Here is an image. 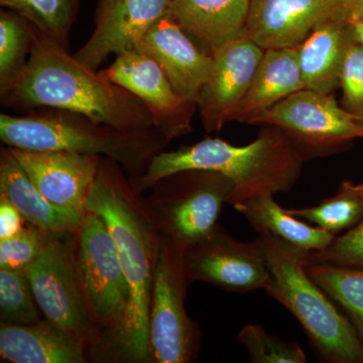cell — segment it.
Listing matches in <instances>:
<instances>
[{
	"label": "cell",
	"mask_w": 363,
	"mask_h": 363,
	"mask_svg": "<svg viewBox=\"0 0 363 363\" xmlns=\"http://www.w3.org/2000/svg\"><path fill=\"white\" fill-rule=\"evenodd\" d=\"M138 193L121 164L101 157L85 210L108 227L130 294L123 321L107 332L104 350L116 360L150 363V309L161 230Z\"/></svg>",
	"instance_id": "1"
},
{
	"label": "cell",
	"mask_w": 363,
	"mask_h": 363,
	"mask_svg": "<svg viewBox=\"0 0 363 363\" xmlns=\"http://www.w3.org/2000/svg\"><path fill=\"white\" fill-rule=\"evenodd\" d=\"M0 99L4 106L25 113L63 109L119 130L155 128L150 111L135 95L81 64L35 26L28 62L0 82Z\"/></svg>",
	"instance_id": "2"
},
{
	"label": "cell",
	"mask_w": 363,
	"mask_h": 363,
	"mask_svg": "<svg viewBox=\"0 0 363 363\" xmlns=\"http://www.w3.org/2000/svg\"><path fill=\"white\" fill-rule=\"evenodd\" d=\"M305 160L279 128L267 125L250 145L236 147L218 138H205L195 145L162 152L150 161L147 171L133 179L138 192L186 169L217 172L233 182L228 204L247 201L264 193L292 190Z\"/></svg>",
	"instance_id": "3"
},
{
	"label": "cell",
	"mask_w": 363,
	"mask_h": 363,
	"mask_svg": "<svg viewBox=\"0 0 363 363\" xmlns=\"http://www.w3.org/2000/svg\"><path fill=\"white\" fill-rule=\"evenodd\" d=\"M0 138L16 149L108 157L133 179L143 175L150 161L169 143L157 128L123 131L83 114L56 108L35 109L21 116L2 113Z\"/></svg>",
	"instance_id": "4"
},
{
	"label": "cell",
	"mask_w": 363,
	"mask_h": 363,
	"mask_svg": "<svg viewBox=\"0 0 363 363\" xmlns=\"http://www.w3.org/2000/svg\"><path fill=\"white\" fill-rule=\"evenodd\" d=\"M257 240L271 271L264 291L300 322L319 357L331 363H363V343L352 323L306 271V250L267 234Z\"/></svg>",
	"instance_id": "5"
},
{
	"label": "cell",
	"mask_w": 363,
	"mask_h": 363,
	"mask_svg": "<svg viewBox=\"0 0 363 363\" xmlns=\"http://www.w3.org/2000/svg\"><path fill=\"white\" fill-rule=\"evenodd\" d=\"M234 188L217 172L186 169L157 182L145 201L161 233L183 252L213 230Z\"/></svg>",
	"instance_id": "6"
},
{
	"label": "cell",
	"mask_w": 363,
	"mask_h": 363,
	"mask_svg": "<svg viewBox=\"0 0 363 363\" xmlns=\"http://www.w3.org/2000/svg\"><path fill=\"white\" fill-rule=\"evenodd\" d=\"M189 285L182 250L161 233L150 309V362L189 363L197 358L201 332L186 312Z\"/></svg>",
	"instance_id": "7"
},
{
	"label": "cell",
	"mask_w": 363,
	"mask_h": 363,
	"mask_svg": "<svg viewBox=\"0 0 363 363\" xmlns=\"http://www.w3.org/2000/svg\"><path fill=\"white\" fill-rule=\"evenodd\" d=\"M250 124L279 128L304 160L330 156L362 138L357 119L339 106L331 94L310 89L294 93Z\"/></svg>",
	"instance_id": "8"
},
{
	"label": "cell",
	"mask_w": 363,
	"mask_h": 363,
	"mask_svg": "<svg viewBox=\"0 0 363 363\" xmlns=\"http://www.w3.org/2000/svg\"><path fill=\"white\" fill-rule=\"evenodd\" d=\"M76 233L48 234L42 252L26 272L47 320L89 341L96 328L79 278Z\"/></svg>",
	"instance_id": "9"
},
{
	"label": "cell",
	"mask_w": 363,
	"mask_h": 363,
	"mask_svg": "<svg viewBox=\"0 0 363 363\" xmlns=\"http://www.w3.org/2000/svg\"><path fill=\"white\" fill-rule=\"evenodd\" d=\"M79 278L95 323L108 331L123 321L128 303V286L118 253L104 219L86 211L77 231Z\"/></svg>",
	"instance_id": "10"
},
{
	"label": "cell",
	"mask_w": 363,
	"mask_h": 363,
	"mask_svg": "<svg viewBox=\"0 0 363 363\" xmlns=\"http://www.w3.org/2000/svg\"><path fill=\"white\" fill-rule=\"evenodd\" d=\"M189 283L204 281L234 293L264 290L271 271L259 240L242 242L216 225L182 252Z\"/></svg>",
	"instance_id": "11"
},
{
	"label": "cell",
	"mask_w": 363,
	"mask_h": 363,
	"mask_svg": "<svg viewBox=\"0 0 363 363\" xmlns=\"http://www.w3.org/2000/svg\"><path fill=\"white\" fill-rule=\"evenodd\" d=\"M99 73L135 95L150 111L155 128L169 140L192 133L197 104L180 96L150 57L135 50L124 52Z\"/></svg>",
	"instance_id": "12"
},
{
	"label": "cell",
	"mask_w": 363,
	"mask_h": 363,
	"mask_svg": "<svg viewBox=\"0 0 363 363\" xmlns=\"http://www.w3.org/2000/svg\"><path fill=\"white\" fill-rule=\"evenodd\" d=\"M264 52L245 35L214 52L211 72L197 104L207 133H217L231 121L252 86Z\"/></svg>",
	"instance_id": "13"
},
{
	"label": "cell",
	"mask_w": 363,
	"mask_h": 363,
	"mask_svg": "<svg viewBox=\"0 0 363 363\" xmlns=\"http://www.w3.org/2000/svg\"><path fill=\"white\" fill-rule=\"evenodd\" d=\"M172 0H97L95 30L74 57L93 71L111 55L135 49L150 26L169 14Z\"/></svg>",
	"instance_id": "14"
},
{
	"label": "cell",
	"mask_w": 363,
	"mask_h": 363,
	"mask_svg": "<svg viewBox=\"0 0 363 363\" xmlns=\"http://www.w3.org/2000/svg\"><path fill=\"white\" fill-rule=\"evenodd\" d=\"M9 149L49 201L86 212V199L96 179L101 157L67 150Z\"/></svg>",
	"instance_id": "15"
},
{
	"label": "cell",
	"mask_w": 363,
	"mask_h": 363,
	"mask_svg": "<svg viewBox=\"0 0 363 363\" xmlns=\"http://www.w3.org/2000/svg\"><path fill=\"white\" fill-rule=\"evenodd\" d=\"M133 50L154 60L180 96L198 104L213 58L191 40L171 14L150 26Z\"/></svg>",
	"instance_id": "16"
},
{
	"label": "cell",
	"mask_w": 363,
	"mask_h": 363,
	"mask_svg": "<svg viewBox=\"0 0 363 363\" xmlns=\"http://www.w3.org/2000/svg\"><path fill=\"white\" fill-rule=\"evenodd\" d=\"M339 0H250L245 37L264 50L295 48L333 18Z\"/></svg>",
	"instance_id": "17"
},
{
	"label": "cell",
	"mask_w": 363,
	"mask_h": 363,
	"mask_svg": "<svg viewBox=\"0 0 363 363\" xmlns=\"http://www.w3.org/2000/svg\"><path fill=\"white\" fill-rule=\"evenodd\" d=\"M250 0H172L169 14L203 52L213 56L245 35Z\"/></svg>",
	"instance_id": "18"
},
{
	"label": "cell",
	"mask_w": 363,
	"mask_h": 363,
	"mask_svg": "<svg viewBox=\"0 0 363 363\" xmlns=\"http://www.w3.org/2000/svg\"><path fill=\"white\" fill-rule=\"evenodd\" d=\"M84 339L49 320L0 324V357L11 363H84Z\"/></svg>",
	"instance_id": "19"
},
{
	"label": "cell",
	"mask_w": 363,
	"mask_h": 363,
	"mask_svg": "<svg viewBox=\"0 0 363 363\" xmlns=\"http://www.w3.org/2000/svg\"><path fill=\"white\" fill-rule=\"evenodd\" d=\"M0 196L30 225L47 233H77L86 212L54 204L33 185L9 147L0 150Z\"/></svg>",
	"instance_id": "20"
},
{
	"label": "cell",
	"mask_w": 363,
	"mask_h": 363,
	"mask_svg": "<svg viewBox=\"0 0 363 363\" xmlns=\"http://www.w3.org/2000/svg\"><path fill=\"white\" fill-rule=\"evenodd\" d=\"M353 37L350 23L330 18L316 26L298 45L305 89L331 94L340 87L344 60Z\"/></svg>",
	"instance_id": "21"
},
{
	"label": "cell",
	"mask_w": 363,
	"mask_h": 363,
	"mask_svg": "<svg viewBox=\"0 0 363 363\" xmlns=\"http://www.w3.org/2000/svg\"><path fill=\"white\" fill-rule=\"evenodd\" d=\"M303 89L298 47L264 50L252 86L231 121L250 124L255 117Z\"/></svg>",
	"instance_id": "22"
},
{
	"label": "cell",
	"mask_w": 363,
	"mask_h": 363,
	"mask_svg": "<svg viewBox=\"0 0 363 363\" xmlns=\"http://www.w3.org/2000/svg\"><path fill=\"white\" fill-rule=\"evenodd\" d=\"M272 193L233 205L259 235L274 236L306 252L321 250L328 247L335 234L298 219L279 206Z\"/></svg>",
	"instance_id": "23"
},
{
	"label": "cell",
	"mask_w": 363,
	"mask_h": 363,
	"mask_svg": "<svg viewBox=\"0 0 363 363\" xmlns=\"http://www.w3.org/2000/svg\"><path fill=\"white\" fill-rule=\"evenodd\" d=\"M313 281L350 315L363 343V269L305 260Z\"/></svg>",
	"instance_id": "24"
},
{
	"label": "cell",
	"mask_w": 363,
	"mask_h": 363,
	"mask_svg": "<svg viewBox=\"0 0 363 363\" xmlns=\"http://www.w3.org/2000/svg\"><path fill=\"white\" fill-rule=\"evenodd\" d=\"M288 213L337 234L357 225L363 218V184L345 180L338 192L316 206L286 209Z\"/></svg>",
	"instance_id": "25"
},
{
	"label": "cell",
	"mask_w": 363,
	"mask_h": 363,
	"mask_svg": "<svg viewBox=\"0 0 363 363\" xmlns=\"http://www.w3.org/2000/svg\"><path fill=\"white\" fill-rule=\"evenodd\" d=\"M79 0H0L2 7L30 21L38 30L69 49Z\"/></svg>",
	"instance_id": "26"
},
{
	"label": "cell",
	"mask_w": 363,
	"mask_h": 363,
	"mask_svg": "<svg viewBox=\"0 0 363 363\" xmlns=\"http://www.w3.org/2000/svg\"><path fill=\"white\" fill-rule=\"evenodd\" d=\"M26 269H0V321L13 325L38 323Z\"/></svg>",
	"instance_id": "27"
},
{
	"label": "cell",
	"mask_w": 363,
	"mask_h": 363,
	"mask_svg": "<svg viewBox=\"0 0 363 363\" xmlns=\"http://www.w3.org/2000/svg\"><path fill=\"white\" fill-rule=\"evenodd\" d=\"M33 26L11 9L0 13V82L14 75L28 62Z\"/></svg>",
	"instance_id": "28"
},
{
	"label": "cell",
	"mask_w": 363,
	"mask_h": 363,
	"mask_svg": "<svg viewBox=\"0 0 363 363\" xmlns=\"http://www.w3.org/2000/svg\"><path fill=\"white\" fill-rule=\"evenodd\" d=\"M252 363H306L307 357L297 342L272 335L259 324H247L238 334Z\"/></svg>",
	"instance_id": "29"
},
{
	"label": "cell",
	"mask_w": 363,
	"mask_h": 363,
	"mask_svg": "<svg viewBox=\"0 0 363 363\" xmlns=\"http://www.w3.org/2000/svg\"><path fill=\"white\" fill-rule=\"evenodd\" d=\"M48 234L30 224L16 235L0 240V269H28L42 252Z\"/></svg>",
	"instance_id": "30"
},
{
	"label": "cell",
	"mask_w": 363,
	"mask_h": 363,
	"mask_svg": "<svg viewBox=\"0 0 363 363\" xmlns=\"http://www.w3.org/2000/svg\"><path fill=\"white\" fill-rule=\"evenodd\" d=\"M305 257L309 262L363 269V220L334 238L328 247L306 252Z\"/></svg>",
	"instance_id": "31"
},
{
	"label": "cell",
	"mask_w": 363,
	"mask_h": 363,
	"mask_svg": "<svg viewBox=\"0 0 363 363\" xmlns=\"http://www.w3.org/2000/svg\"><path fill=\"white\" fill-rule=\"evenodd\" d=\"M340 87L341 106L357 121L363 119V49L354 37L344 60Z\"/></svg>",
	"instance_id": "32"
},
{
	"label": "cell",
	"mask_w": 363,
	"mask_h": 363,
	"mask_svg": "<svg viewBox=\"0 0 363 363\" xmlns=\"http://www.w3.org/2000/svg\"><path fill=\"white\" fill-rule=\"evenodd\" d=\"M25 219L9 200L0 196V240L11 238L23 229Z\"/></svg>",
	"instance_id": "33"
},
{
	"label": "cell",
	"mask_w": 363,
	"mask_h": 363,
	"mask_svg": "<svg viewBox=\"0 0 363 363\" xmlns=\"http://www.w3.org/2000/svg\"><path fill=\"white\" fill-rule=\"evenodd\" d=\"M333 18L352 23L363 20V0H339Z\"/></svg>",
	"instance_id": "34"
},
{
	"label": "cell",
	"mask_w": 363,
	"mask_h": 363,
	"mask_svg": "<svg viewBox=\"0 0 363 363\" xmlns=\"http://www.w3.org/2000/svg\"><path fill=\"white\" fill-rule=\"evenodd\" d=\"M351 26H352L353 35H354L355 40H357L358 44L362 45L363 49V20L352 23Z\"/></svg>",
	"instance_id": "35"
},
{
	"label": "cell",
	"mask_w": 363,
	"mask_h": 363,
	"mask_svg": "<svg viewBox=\"0 0 363 363\" xmlns=\"http://www.w3.org/2000/svg\"><path fill=\"white\" fill-rule=\"evenodd\" d=\"M359 125L362 126V138H363V119H360V121H357Z\"/></svg>",
	"instance_id": "36"
}]
</instances>
